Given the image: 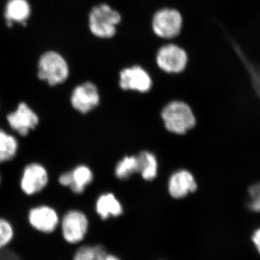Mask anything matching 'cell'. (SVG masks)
<instances>
[{
  "label": "cell",
  "mask_w": 260,
  "mask_h": 260,
  "mask_svg": "<svg viewBox=\"0 0 260 260\" xmlns=\"http://www.w3.org/2000/svg\"><path fill=\"white\" fill-rule=\"evenodd\" d=\"M97 213L103 220L116 217L122 213V207L114 194L108 193L99 197L95 205Z\"/></svg>",
  "instance_id": "cell-15"
},
{
  "label": "cell",
  "mask_w": 260,
  "mask_h": 260,
  "mask_svg": "<svg viewBox=\"0 0 260 260\" xmlns=\"http://www.w3.org/2000/svg\"><path fill=\"white\" fill-rule=\"evenodd\" d=\"M48 179L47 172L44 167L40 164H31L25 167L20 186L25 194L32 195L47 186Z\"/></svg>",
  "instance_id": "cell-10"
},
{
  "label": "cell",
  "mask_w": 260,
  "mask_h": 260,
  "mask_svg": "<svg viewBox=\"0 0 260 260\" xmlns=\"http://www.w3.org/2000/svg\"><path fill=\"white\" fill-rule=\"evenodd\" d=\"M105 260H120V259H119L117 256L108 254Z\"/></svg>",
  "instance_id": "cell-24"
},
{
  "label": "cell",
  "mask_w": 260,
  "mask_h": 260,
  "mask_svg": "<svg viewBox=\"0 0 260 260\" xmlns=\"http://www.w3.org/2000/svg\"><path fill=\"white\" fill-rule=\"evenodd\" d=\"M119 78V85L123 90L145 93L151 88V78L141 67L133 66L121 70Z\"/></svg>",
  "instance_id": "cell-8"
},
{
  "label": "cell",
  "mask_w": 260,
  "mask_h": 260,
  "mask_svg": "<svg viewBox=\"0 0 260 260\" xmlns=\"http://www.w3.org/2000/svg\"><path fill=\"white\" fill-rule=\"evenodd\" d=\"M0 183H1V176H0Z\"/></svg>",
  "instance_id": "cell-25"
},
{
  "label": "cell",
  "mask_w": 260,
  "mask_h": 260,
  "mask_svg": "<svg viewBox=\"0 0 260 260\" xmlns=\"http://www.w3.org/2000/svg\"><path fill=\"white\" fill-rule=\"evenodd\" d=\"M93 178V173L88 167L79 166L72 172L61 174L59 182L62 186H69L75 194H81L92 182Z\"/></svg>",
  "instance_id": "cell-12"
},
{
  "label": "cell",
  "mask_w": 260,
  "mask_h": 260,
  "mask_svg": "<svg viewBox=\"0 0 260 260\" xmlns=\"http://www.w3.org/2000/svg\"><path fill=\"white\" fill-rule=\"evenodd\" d=\"M251 240L254 243L258 252L260 254V229L254 231V232L253 233V235L251 236Z\"/></svg>",
  "instance_id": "cell-23"
},
{
  "label": "cell",
  "mask_w": 260,
  "mask_h": 260,
  "mask_svg": "<svg viewBox=\"0 0 260 260\" xmlns=\"http://www.w3.org/2000/svg\"><path fill=\"white\" fill-rule=\"evenodd\" d=\"M183 26V18L180 12L174 8H162L154 14L152 29L157 37L172 39L180 34Z\"/></svg>",
  "instance_id": "cell-4"
},
{
  "label": "cell",
  "mask_w": 260,
  "mask_h": 260,
  "mask_svg": "<svg viewBox=\"0 0 260 260\" xmlns=\"http://www.w3.org/2000/svg\"><path fill=\"white\" fill-rule=\"evenodd\" d=\"M7 119L10 126L23 137L28 135L30 130L35 129L39 124L37 114L25 103L19 104L17 110L8 114Z\"/></svg>",
  "instance_id": "cell-11"
},
{
  "label": "cell",
  "mask_w": 260,
  "mask_h": 260,
  "mask_svg": "<svg viewBox=\"0 0 260 260\" xmlns=\"http://www.w3.org/2000/svg\"><path fill=\"white\" fill-rule=\"evenodd\" d=\"M99 100L100 97L96 86L90 82L77 86L71 96L73 107L83 114L93 110L99 105Z\"/></svg>",
  "instance_id": "cell-9"
},
{
  "label": "cell",
  "mask_w": 260,
  "mask_h": 260,
  "mask_svg": "<svg viewBox=\"0 0 260 260\" xmlns=\"http://www.w3.org/2000/svg\"><path fill=\"white\" fill-rule=\"evenodd\" d=\"M18 148V141L14 137L0 129V164L14 158Z\"/></svg>",
  "instance_id": "cell-17"
},
{
  "label": "cell",
  "mask_w": 260,
  "mask_h": 260,
  "mask_svg": "<svg viewBox=\"0 0 260 260\" xmlns=\"http://www.w3.org/2000/svg\"><path fill=\"white\" fill-rule=\"evenodd\" d=\"M28 221L37 232L46 234L55 232L59 225V215L56 210L46 205L32 208L29 212Z\"/></svg>",
  "instance_id": "cell-7"
},
{
  "label": "cell",
  "mask_w": 260,
  "mask_h": 260,
  "mask_svg": "<svg viewBox=\"0 0 260 260\" xmlns=\"http://www.w3.org/2000/svg\"><path fill=\"white\" fill-rule=\"evenodd\" d=\"M38 76L50 85L64 83L69 76L68 62L59 53L49 51L43 54L38 63Z\"/></svg>",
  "instance_id": "cell-3"
},
{
  "label": "cell",
  "mask_w": 260,
  "mask_h": 260,
  "mask_svg": "<svg viewBox=\"0 0 260 260\" xmlns=\"http://www.w3.org/2000/svg\"><path fill=\"white\" fill-rule=\"evenodd\" d=\"M119 12L107 4H100L90 10L88 26L93 35L100 39H111L116 35L117 25L121 23Z\"/></svg>",
  "instance_id": "cell-1"
},
{
  "label": "cell",
  "mask_w": 260,
  "mask_h": 260,
  "mask_svg": "<svg viewBox=\"0 0 260 260\" xmlns=\"http://www.w3.org/2000/svg\"><path fill=\"white\" fill-rule=\"evenodd\" d=\"M156 61L162 71L168 73H179L185 69L188 56L183 48L177 44H169L159 49Z\"/></svg>",
  "instance_id": "cell-6"
},
{
  "label": "cell",
  "mask_w": 260,
  "mask_h": 260,
  "mask_svg": "<svg viewBox=\"0 0 260 260\" xmlns=\"http://www.w3.org/2000/svg\"><path fill=\"white\" fill-rule=\"evenodd\" d=\"M197 183L190 172L186 170L174 173L169 182V191L174 198H184L197 189Z\"/></svg>",
  "instance_id": "cell-13"
},
{
  "label": "cell",
  "mask_w": 260,
  "mask_h": 260,
  "mask_svg": "<svg viewBox=\"0 0 260 260\" xmlns=\"http://www.w3.org/2000/svg\"><path fill=\"white\" fill-rule=\"evenodd\" d=\"M88 230V218L79 210H70L61 219V235L65 242L69 244H75L82 242Z\"/></svg>",
  "instance_id": "cell-5"
},
{
  "label": "cell",
  "mask_w": 260,
  "mask_h": 260,
  "mask_svg": "<svg viewBox=\"0 0 260 260\" xmlns=\"http://www.w3.org/2000/svg\"><path fill=\"white\" fill-rule=\"evenodd\" d=\"M13 225L6 219L0 218V249L10 244L14 238Z\"/></svg>",
  "instance_id": "cell-21"
},
{
  "label": "cell",
  "mask_w": 260,
  "mask_h": 260,
  "mask_svg": "<svg viewBox=\"0 0 260 260\" xmlns=\"http://www.w3.org/2000/svg\"><path fill=\"white\" fill-rule=\"evenodd\" d=\"M237 51L243 63L245 65L246 69L249 73V78H250L253 88H254V91L256 92V95L260 99V68L257 65L254 64L249 59H247V57L244 55V53L240 49H238L237 47Z\"/></svg>",
  "instance_id": "cell-19"
},
{
  "label": "cell",
  "mask_w": 260,
  "mask_h": 260,
  "mask_svg": "<svg viewBox=\"0 0 260 260\" xmlns=\"http://www.w3.org/2000/svg\"><path fill=\"white\" fill-rule=\"evenodd\" d=\"M161 116L167 129L176 134H184L196 123L191 108L182 102L169 103L162 109Z\"/></svg>",
  "instance_id": "cell-2"
},
{
  "label": "cell",
  "mask_w": 260,
  "mask_h": 260,
  "mask_svg": "<svg viewBox=\"0 0 260 260\" xmlns=\"http://www.w3.org/2000/svg\"><path fill=\"white\" fill-rule=\"evenodd\" d=\"M138 172L145 180H153L157 175L158 162L155 155L148 151L141 152L137 156Z\"/></svg>",
  "instance_id": "cell-16"
},
{
  "label": "cell",
  "mask_w": 260,
  "mask_h": 260,
  "mask_svg": "<svg viewBox=\"0 0 260 260\" xmlns=\"http://www.w3.org/2000/svg\"><path fill=\"white\" fill-rule=\"evenodd\" d=\"M248 209L254 213H260V181L252 184L249 188Z\"/></svg>",
  "instance_id": "cell-22"
},
{
  "label": "cell",
  "mask_w": 260,
  "mask_h": 260,
  "mask_svg": "<svg viewBox=\"0 0 260 260\" xmlns=\"http://www.w3.org/2000/svg\"><path fill=\"white\" fill-rule=\"evenodd\" d=\"M107 254L104 246H83L75 251L73 260H105Z\"/></svg>",
  "instance_id": "cell-18"
},
{
  "label": "cell",
  "mask_w": 260,
  "mask_h": 260,
  "mask_svg": "<svg viewBox=\"0 0 260 260\" xmlns=\"http://www.w3.org/2000/svg\"><path fill=\"white\" fill-rule=\"evenodd\" d=\"M138 172V162L137 156L125 157L116 165L115 174L120 179H126Z\"/></svg>",
  "instance_id": "cell-20"
},
{
  "label": "cell",
  "mask_w": 260,
  "mask_h": 260,
  "mask_svg": "<svg viewBox=\"0 0 260 260\" xmlns=\"http://www.w3.org/2000/svg\"><path fill=\"white\" fill-rule=\"evenodd\" d=\"M31 13L28 0H8L5 6V18L7 25L11 27L14 23H26Z\"/></svg>",
  "instance_id": "cell-14"
}]
</instances>
